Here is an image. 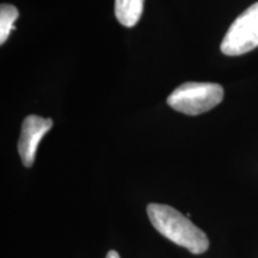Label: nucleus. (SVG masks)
I'll return each mask as SVG.
<instances>
[{
  "label": "nucleus",
  "instance_id": "nucleus-2",
  "mask_svg": "<svg viewBox=\"0 0 258 258\" xmlns=\"http://www.w3.org/2000/svg\"><path fill=\"white\" fill-rule=\"evenodd\" d=\"M224 98V89L214 83L189 82L178 86L167 98V104L185 115H200L215 108Z\"/></svg>",
  "mask_w": 258,
  "mask_h": 258
},
{
  "label": "nucleus",
  "instance_id": "nucleus-3",
  "mask_svg": "<svg viewBox=\"0 0 258 258\" xmlns=\"http://www.w3.org/2000/svg\"><path fill=\"white\" fill-rule=\"evenodd\" d=\"M258 47V3L245 10L231 24L221 42L225 55L237 56Z\"/></svg>",
  "mask_w": 258,
  "mask_h": 258
},
{
  "label": "nucleus",
  "instance_id": "nucleus-6",
  "mask_svg": "<svg viewBox=\"0 0 258 258\" xmlns=\"http://www.w3.org/2000/svg\"><path fill=\"white\" fill-rule=\"evenodd\" d=\"M18 18V10L14 5L3 4L0 8V43H5L10 31L14 29V23Z\"/></svg>",
  "mask_w": 258,
  "mask_h": 258
},
{
  "label": "nucleus",
  "instance_id": "nucleus-5",
  "mask_svg": "<svg viewBox=\"0 0 258 258\" xmlns=\"http://www.w3.org/2000/svg\"><path fill=\"white\" fill-rule=\"evenodd\" d=\"M145 0H115V16L124 27L132 28L140 21Z\"/></svg>",
  "mask_w": 258,
  "mask_h": 258
},
{
  "label": "nucleus",
  "instance_id": "nucleus-7",
  "mask_svg": "<svg viewBox=\"0 0 258 258\" xmlns=\"http://www.w3.org/2000/svg\"><path fill=\"white\" fill-rule=\"evenodd\" d=\"M105 258H120V254L116 252V251L111 250V251H109L108 253H106Z\"/></svg>",
  "mask_w": 258,
  "mask_h": 258
},
{
  "label": "nucleus",
  "instance_id": "nucleus-4",
  "mask_svg": "<svg viewBox=\"0 0 258 258\" xmlns=\"http://www.w3.org/2000/svg\"><path fill=\"white\" fill-rule=\"evenodd\" d=\"M51 127V118H43L37 115L28 116L23 121L22 133L18 140V153L24 166L30 167L34 165L38 144Z\"/></svg>",
  "mask_w": 258,
  "mask_h": 258
},
{
  "label": "nucleus",
  "instance_id": "nucleus-1",
  "mask_svg": "<svg viewBox=\"0 0 258 258\" xmlns=\"http://www.w3.org/2000/svg\"><path fill=\"white\" fill-rule=\"evenodd\" d=\"M147 214L154 228L169 240L195 254L208 250L209 240L205 232L177 209L166 205L151 203L147 206Z\"/></svg>",
  "mask_w": 258,
  "mask_h": 258
}]
</instances>
